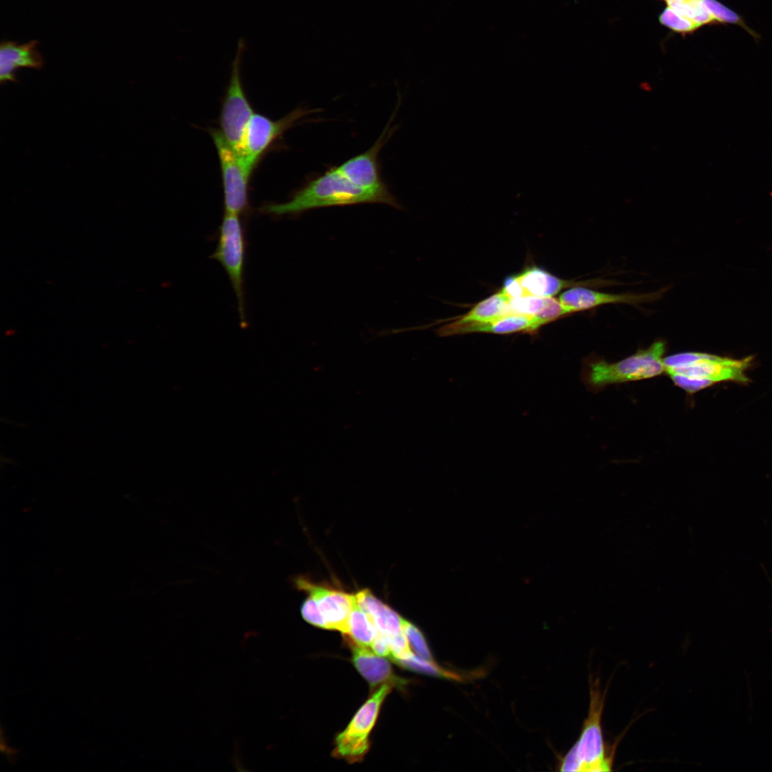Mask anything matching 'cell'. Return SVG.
Instances as JSON below:
<instances>
[{"instance_id":"1","label":"cell","mask_w":772,"mask_h":772,"mask_svg":"<svg viewBox=\"0 0 772 772\" xmlns=\"http://www.w3.org/2000/svg\"><path fill=\"white\" fill-rule=\"evenodd\" d=\"M362 203H381L400 208L388 187H364L336 166L308 182L288 201L264 205L261 211L276 216L295 215L316 208Z\"/></svg>"},{"instance_id":"20","label":"cell","mask_w":772,"mask_h":772,"mask_svg":"<svg viewBox=\"0 0 772 772\" xmlns=\"http://www.w3.org/2000/svg\"><path fill=\"white\" fill-rule=\"evenodd\" d=\"M701 1L711 14L716 24H731L738 25L743 28L754 38H756L757 34L755 31L751 29L744 22L741 16L735 11L731 10L717 0Z\"/></svg>"},{"instance_id":"13","label":"cell","mask_w":772,"mask_h":772,"mask_svg":"<svg viewBox=\"0 0 772 772\" xmlns=\"http://www.w3.org/2000/svg\"><path fill=\"white\" fill-rule=\"evenodd\" d=\"M37 40H31L24 44L13 41L3 40L0 44V81L1 84L12 81L17 79L16 72L21 68L40 69L44 65V59L38 51Z\"/></svg>"},{"instance_id":"22","label":"cell","mask_w":772,"mask_h":772,"mask_svg":"<svg viewBox=\"0 0 772 772\" xmlns=\"http://www.w3.org/2000/svg\"><path fill=\"white\" fill-rule=\"evenodd\" d=\"M658 20L663 26L683 35L692 34L701 28L698 25L678 14L668 6L660 14Z\"/></svg>"},{"instance_id":"25","label":"cell","mask_w":772,"mask_h":772,"mask_svg":"<svg viewBox=\"0 0 772 772\" xmlns=\"http://www.w3.org/2000/svg\"><path fill=\"white\" fill-rule=\"evenodd\" d=\"M301 614L307 623L324 629H328L315 600L308 595L301 606Z\"/></svg>"},{"instance_id":"10","label":"cell","mask_w":772,"mask_h":772,"mask_svg":"<svg viewBox=\"0 0 772 772\" xmlns=\"http://www.w3.org/2000/svg\"><path fill=\"white\" fill-rule=\"evenodd\" d=\"M293 583L297 589L305 592L315 600L329 630L348 634L349 617L355 594L315 583L303 575L293 578Z\"/></svg>"},{"instance_id":"27","label":"cell","mask_w":772,"mask_h":772,"mask_svg":"<svg viewBox=\"0 0 772 772\" xmlns=\"http://www.w3.org/2000/svg\"><path fill=\"white\" fill-rule=\"evenodd\" d=\"M501 291L510 298L525 296L524 290L515 275L509 276L505 279Z\"/></svg>"},{"instance_id":"21","label":"cell","mask_w":772,"mask_h":772,"mask_svg":"<svg viewBox=\"0 0 772 772\" xmlns=\"http://www.w3.org/2000/svg\"><path fill=\"white\" fill-rule=\"evenodd\" d=\"M550 297L524 296L510 298V315L536 316L547 305Z\"/></svg>"},{"instance_id":"11","label":"cell","mask_w":772,"mask_h":772,"mask_svg":"<svg viewBox=\"0 0 772 772\" xmlns=\"http://www.w3.org/2000/svg\"><path fill=\"white\" fill-rule=\"evenodd\" d=\"M544 325L543 322L535 316L510 315L488 322L460 323L454 321L438 328L437 332L441 337L472 332L510 334L524 332L533 333Z\"/></svg>"},{"instance_id":"2","label":"cell","mask_w":772,"mask_h":772,"mask_svg":"<svg viewBox=\"0 0 772 772\" xmlns=\"http://www.w3.org/2000/svg\"><path fill=\"white\" fill-rule=\"evenodd\" d=\"M753 356L736 360L703 352H687L664 358L665 372L674 385L693 394L723 381L749 382L746 372Z\"/></svg>"},{"instance_id":"23","label":"cell","mask_w":772,"mask_h":772,"mask_svg":"<svg viewBox=\"0 0 772 772\" xmlns=\"http://www.w3.org/2000/svg\"><path fill=\"white\" fill-rule=\"evenodd\" d=\"M402 628L410 644H411L418 656L426 660L434 662L420 630L404 618H402Z\"/></svg>"},{"instance_id":"3","label":"cell","mask_w":772,"mask_h":772,"mask_svg":"<svg viewBox=\"0 0 772 772\" xmlns=\"http://www.w3.org/2000/svg\"><path fill=\"white\" fill-rule=\"evenodd\" d=\"M607 688L602 690L598 677L590 675L588 713L578 740L560 764L563 771L605 772L613 770L614 751L604 739L602 716Z\"/></svg>"},{"instance_id":"15","label":"cell","mask_w":772,"mask_h":772,"mask_svg":"<svg viewBox=\"0 0 772 772\" xmlns=\"http://www.w3.org/2000/svg\"><path fill=\"white\" fill-rule=\"evenodd\" d=\"M515 277L524 290L525 296L553 297L573 284L559 279L543 269L534 267L525 269Z\"/></svg>"},{"instance_id":"12","label":"cell","mask_w":772,"mask_h":772,"mask_svg":"<svg viewBox=\"0 0 772 772\" xmlns=\"http://www.w3.org/2000/svg\"><path fill=\"white\" fill-rule=\"evenodd\" d=\"M660 293L613 294L578 286L563 292L559 300L570 313H573L608 304L637 305L650 302L657 299Z\"/></svg>"},{"instance_id":"4","label":"cell","mask_w":772,"mask_h":772,"mask_svg":"<svg viewBox=\"0 0 772 772\" xmlns=\"http://www.w3.org/2000/svg\"><path fill=\"white\" fill-rule=\"evenodd\" d=\"M665 343L657 340L648 348L615 362L596 360L588 366L585 379L590 386L600 389L614 384L647 380L665 372Z\"/></svg>"},{"instance_id":"8","label":"cell","mask_w":772,"mask_h":772,"mask_svg":"<svg viewBox=\"0 0 772 772\" xmlns=\"http://www.w3.org/2000/svg\"><path fill=\"white\" fill-rule=\"evenodd\" d=\"M313 112L298 108L277 120L254 113L246 129L242 150L237 155L244 165L253 172L263 154L274 141L296 125L300 119Z\"/></svg>"},{"instance_id":"18","label":"cell","mask_w":772,"mask_h":772,"mask_svg":"<svg viewBox=\"0 0 772 772\" xmlns=\"http://www.w3.org/2000/svg\"><path fill=\"white\" fill-rule=\"evenodd\" d=\"M347 635L361 645L370 647L377 629L368 613L359 605L355 594V600L349 617Z\"/></svg>"},{"instance_id":"24","label":"cell","mask_w":772,"mask_h":772,"mask_svg":"<svg viewBox=\"0 0 772 772\" xmlns=\"http://www.w3.org/2000/svg\"><path fill=\"white\" fill-rule=\"evenodd\" d=\"M395 661L402 666L413 670L435 676H447V673L437 667L434 662H430L422 659L420 657L415 656L414 653L407 658L399 659Z\"/></svg>"},{"instance_id":"26","label":"cell","mask_w":772,"mask_h":772,"mask_svg":"<svg viewBox=\"0 0 772 772\" xmlns=\"http://www.w3.org/2000/svg\"><path fill=\"white\" fill-rule=\"evenodd\" d=\"M371 650L380 656H392V653L387 637L377 630L370 645Z\"/></svg>"},{"instance_id":"14","label":"cell","mask_w":772,"mask_h":772,"mask_svg":"<svg viewBox=\"0 0 772 772\" xmlns=\"http://www.w3.org/2000/svg\"><path fill=\"white\" fill-rule=\"evenodd\" d=\"M359 605L368 613L378 631L387 638L402 633V618L369 589L355 593Z\"/></svg>"},{"instance_id":"16","label":"cell","mask_w":772,"mask_h":772,"mask_svg":"<svg viewBox=\"0 0 772 772\" xmlns=\"http://www.w3.org/2000/svg\"><path fill=\"white\" fill-rule=\"evenodd\" d=\"M352 661L361 675L372 686L392 677L391 667L387 660L375 654L368 647L351 643Z\"/></svg>"},{"instance_id":"9","label":"cell","mask_w":772,"mask_h":772,"mask_svg":"<svg viewBox=\"0 0 772 772\" xmlns=\"http://www.w3.org/2000/svg\"><path fill=\"white\" fill-rule=\"evenodd\" d=\"M390 691L389 683L383 684L359 709L348 726L336 738L335 753L337 756L350 762L363 757L369 748V734L381 705Z\"/></svg>"},{"instance_id":"7","label":"cell","mask_w":772,"mask_h":772,"mask_svg":"<svg viewBox=\"0 0 772 772\" xmlns=\"http://www.w3.org/2000/svg\"><path fill=\"white\" fill-rule=\"evenodd\" d=\"M221 168L225 212L239 214L248 207V184L252 173L219 130L210 131Z\"/></svg>"},{"instance_id":"17","label":"cell","mask_w":772,"mask_h":772,"mask_svg":"<svg viewBox=\"0 0 772 772\" xmlns=\"http://www.w3.org/2000/svg\"><path fill=\"white\" fill-rule=\"evenodd\" d=\"M510 297L502 291L477 304L470 311L457 321L460 323L488 322L510 315Z\"/></svg>"},{"instance_id":"19","label":"cell","mask_w":772,"mask_h":772,"mask_svg":"<svg viewBox=\"0 0 772 772\" xmlns=\"http://www.w3.org/2000/svg\"><path fill=\"white\" fill-rule=\"evenodd\" d=\"M678 14L690 19L700 27L716 24L711 14L701 0H662Z\"/></svg>"},{"instance_id":"5","label":"cell","mask_w":772,"mask_h":772,"mask_svg":"<svg viewBox=\"0 0 772 772\" xmlns=\"http://www.w3.org/2000/svg\"><path fill=\"white\" fill-rule=\"evenodd\" d=\"M244 49V40L240 39L219 117V131L237 154L242 150L247 124L254 114L241 79L240 65Z\"/></svg>"},{"instance_id":"6","label":"cell","mask_w":772,"mask_h":772,"mask_svg":"<svg viewBox=\"0 0 772 772\" xmlns=\"http://www.w3.org/2000/svg\"><path fill=\"white\" fill-rule=\"evenodd\" d=\"M245 247L244 229L239 215L224 212L212 258L217 260L228 274L237 297L240 320L244 325L246 322L243 290Z\"/></svg>"}]
</instances>
